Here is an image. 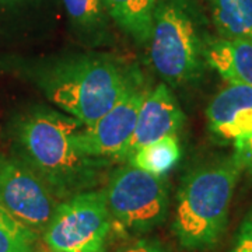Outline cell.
I'll return each instance as SVG.
<instances>
[{
	"mask_svg": "<svg viewBox=\"0 0 252 252\" xmlns=\"http://www.w3.org/2000/svg\"><path fill=\"white\" fill-rule=\"evenodd\" d=\"M150 87L146 81L126 93L117 104L91 125L79 132L81 150L91 157L121 161L124 150L133 135L139 109Z\"/></svg>",
	"mask_w": 252,
	"mask_h": 252,
	"instance_id": "obj_8",
	"label": "cell"
},
{
	"mask_svg": "<svg viewBox=\"0 0 252 252\" xmlns=\"http://www.w3.org/2000/svg\"><path fill=\"white\" fill-rule=\"evenodd\" d=\"M104 190L112 223L132 234H146L168 217L170 185L165 175H153L126 162L109 174Z\"/></svg>",
	"mask_w": 252,
	"mask_h": 252,
	"instance_id": "obj_5",
	"label": "cell"
},
{
	"mask_svg": "<svg viewBox=\"0 0 252 252\" xmlns=\"http://www.w3.org/2000/svg\"><path fill=\"white\" fill-rule=\"evenodd\" d=\"M241 172L234 156H230L199 164L182 178L172 234L184 250L206 252L221 241Z\"/></svg>",
	"mask_w": 252,
	"mask_h": 252,
	"instance_id": "obj_3",
	"label": "cell"
},
{
	"mask_svg": "<svg viewBox=\"0 0 252 252\" xmlns=\"http://www.w3.org/2000/svg\"><path fill=\"white\" fill-rule=\"evenodd\" d=\"M180 157L178 135H170L142 147L126 162L142 171L164 177L178 162Z\"/></svg>",
	"mask_w": 252,
	"mask_h": 252,
	"instance_id": "obj_15",
	"label": "cell"
},
{
	"mask_svg": "<svg viewBox=\"0 0 252 252\" xmlns=\"http://www.w3.org/2000/svg\"><path fill=\"white\" fill-rule=\"evenodd\" d=\"M80 121L46 107L26 111L14 121L16 157L45 181L61 202L108 180L112 161L81 150Z\"/></svg>",
	"mask_w": 252,
	"mask_h": 252,
	"instance_id": "obj_1",
	"label": "cell"
},
{
	"mask_svg": "<svg viewBox=\"0 0 252 252\" xmlns=\"http://www.w3.org/2000/svg\"><path fill=\"white\" fill-rule=\"evenodd\" d=\"M206 63L228 84L252 87V42L216 38L209 39Z\"/></svg>",
	"mask_w": 252,
	"mask_h": 252,
	"instance_id": "obj_11",
	"label": "cell"
},
{
	"mask_svg": "<svg viewBox=\"0 0 252 252\" xmlns=\"http://www.w3.org/2000/svg\"><path fill=\"white\" fill-rule=\"evenodd\" d=\"M35 231L0 205V252H34Z\"/></svg>",
	"mask_w": 252,
	"mask_h": 252,
	"instance_id": "obj_16",
	"label": "cell"
},
{
	"mask_svg": "<svg viewBox=\"0 0 252 252\" xmlns=\"http://www.w3.org/2000/svg\"><path fill=\"white\" fill-rule=\"evenodd\" d=\"M207 41L192 0H157L149 51L154 70L165 84L185 87L202 77Z\"/></svg>",
	"mask_w": 252,
	"mask_h": 252,
	"instance_id": "obj_4",
	"label": "cell"
},
{
	"mask_svg": "<svg viewBox=\"0 0 252 252\" xmlns=\"http://www.w3.org/2000/svg\"><path fill=\"white\" fill-rule=\"evenodd\" d=\"M35 80L51 102L87 126L144 79L136 64L109 54L93 52L64 55L44 62L35 70Z\"/></svg>",
	"mask_w": 252,
	"mask_h": 252,
	"instance_id": "obj_2",
	"label": "cell"
},
{
	"mask_svg": "<svg viewBox=\"0 0 252 252\" xmlns=\"http://www.w3.org/2000/svg\"><path fill=\"white\" fill-rule=\"evenodd\" d=\"M117 26L137 45H149L157 0H102Z\"/></svg>",
	"mask_w": 252,
	"mask_h": 252,
	"instance_id": "obj_12",
	"label": "cell"
},
{
	"mask_svg": "<svg viewBox=\"0 0 252 252\" xmlns=\"http://www.w3.org/2000/svg\"><path fill=\"white\" fill-rule=\"evenodd\" d=\"M185 122V114L165 83L150 89L139 109L133 135L124 150L121 161H127L136 152L162 137L178 135Z\"/></svg>",
	"mask_w": 252,
	"mask_h": 252,
	"instance_id": "obj_9",
	"label": "cell"
},
{
	"mask_svg": "<svg viewBox=\"0 0 252 252\" xmlns=\"http://www.w3.org/2000/svg\"><path fill=\"white\" fill-rule=\"evenodd\" d=\"M73 26L91 45L107 44V20L102 0H63Z\"/></svg>",
	"mask_w": 252,
	"mask_h": 252,
	"instance_id": "obj_14",
	"label": "cell"
},
{
	"mask_svg": "<svg viewBox=\"0 0 252 252\" xmlns=\"http://www.w3.org/2000/svg\"><path fill=\"white\" fill-rule=\"evenodd\" d=\"M220 38L252 42V0H210Z\"/></svg>",
	"mask_w": 252,
	"mask_h": 252,
	"instance_id": "obj_13",
	"label": "cell"
},
{
	"mask_svg": "<svg viewBox=\"0 0 252 252\" xmlns=\"http://www.w3.org/2000/svg\"><path fill=\"white\" fill-rule=\"evenodd\" d=\"M210 133L223 143L252 135V87L230 84L217 93L206 111Z\"/></svg>",
	"mask_w": 252,
	"mask_h": 252,
	"instance_id": "obj_10",
	"label": "cell"
},
{
	"mask_svg": "<svg viewBox=\"0 0 252 252\" xmlns=\"http://www.w3.org/2000/svg\"><path fill=\"white\" fill-rule=\"evenodd\" d=\"M46 182L18 157L0 156V205L35 233H44L59 205Z\"/></svg>",
	"mask_w": 252,
	"mask_h": 252,
	"instance_id": "obj_7",
	"label": "cell"
},
{
	"mask_svg": "<svg viewBox=\"0 0 252 252\" xmlns=\"http://www.w3.org/2000/svg\"><path fill=\"white\" fill-rule=\"evenodd\" d=\"M118 252H167L160 244L153 240H137L135 243L127 244Z\"/></svg>",
	"mask_w": 252,
	"mask_h": 252,
	"instance_id": "obj_19",
	"label": "cell"
},
{
	"mask_svg": "<svg viewBox=\"0 0 252 252\" xmlns=\"http://www.w3.org/2000/svg\"><path fill=\"white\" fill-rule=\"evenodd\" d=\"M234 158L241 170L252 175V135L234 143Z\"/></svg>",
	"mask_w": 252,
	"mask_h": 252,
	"instance_id": "obj_18",
	"label": "cell"
},
{
	"mask_svg": "<svg viewBox=\"0 0 252 252\" xmlns=\"http://www.w3.org/2000/svg\"><path fill=\"white\" fill-rule=\"evenodd\" d=\"M112 227L104 189H91L59 202L42 233L52 252H105Z\"/></svg>",
	"mask_w": 252,
	"mask_h": 252,
	"instance_id": "obj_6",
	"label": "cell"
},
{
	"mask_svg": "<svg viewBox=\"0 0 252 252\" xmlns=\"http://www.w3.org/2000/svg\"><path fill=\"white\" fill-rule=\"evenodd\" d=\"M6 1H16V0H0V3H6Z\"/></svg>",
	"mask_w": 252,
	"mask_h": 252,
	"instance_id": "obj_20",
	"label": "cell"
},
{
	"mask_svg": "<svg viewBox=\"0 0 252 252\" xmlns=\"http://www.w3.org/2000/svg\"><path fill=\"white\" fill-rule=\"evenodd\" d=\"M227 252H252V207L243 219L233 245Z\"/></svg>",
	"mask_w": 252,
	"mask_h": 252,
	"instance_id": "obj_17",
	"label": "cell"
}]
</instances>
